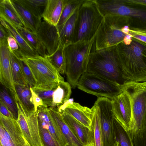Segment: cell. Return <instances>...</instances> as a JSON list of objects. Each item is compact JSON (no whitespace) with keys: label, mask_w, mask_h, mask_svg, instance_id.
I'll list each match as a JSON object with an SVG mask.
<instances>
[{"label":"cell","mask_w":146,"mask_h":146,"mask_svg":"<svg viewBox=\"0 0 146 146\" xmlns=\"http://www.w3.org/2000/svg\"><path fill=\"white\" fill-rule=\"evenodd\" d=\"M40 140L42 146H59L48 130L38 119Z\"/></svg>","instance_id":"cell-37"},{"label":"cell","mask_w":146,"mask_h":146,"mask_svg":"<svg viewBox=\"0 0 146 146\" xmlns=\"http://www.w3.org/2000/svg\"><path fill=\"white\" fill-rule=\"evenodd\" d=\"M38 119L46 128L59 146H67L68 143L60 127L50 115L48 107L44 105L37 108Z\"/></svg>","instance_id":"cell-14"},{"label":"cell","mask_w":146,"mask_h":146,"mask_svg":"<svg viewBox=\"0 0 146 146\" xmlns=\"http://www.w3.org/2000/svg\"><path fill=\"white\" fill-rule=\"evenodd\" d=\"M95 36L89 40L71 43L64 47L65 74L68 82L74 89L77 87L81 76L87 71L90 55L95 51Z\"/></svg>","instance_id":"cell-5"},{"label":"cell","mask_w":146,"mask_h":146,"mask_svg":"<svg viewBox=\"0 0 146 146\" xmlns=\"http://www.w3.org/2000/svg\"><path fill=\"white\" fill-rule=\"evenodd\" d=\"M114 124L117 141L120 146H133V136L130 131H128L114 117Z\"/></svg>","instance_id":"cell-28"},{"label":"cell","mask_w":146,"mask_h":146,"mask_svg":"<svg viewBox=\"0 0 146 146\" xmlns=\"http://www.w3.org/2000/svg\"><path fill=\"white\" fill-rule=\"evenodd\" d=\"M58 84L50 88H43L36 87L32 88L35 92L41 99L43 105L47 106L48 108H50L52 105L53 93Z\"/></svg>","instance_id":"cell-35"},{"label":"cell","mask_w":146,"mask_h":146,"mask_svg":"<svg viewBox=\"0 0 146 146\" xmlns=\"http://www.w3.org/2000/svg\"><path fill=\"white\" fill-rule=\"evenodd\" d=\"M111 100L114 117L126 130L130 131L132 112L129 96L122 92Z\"/></svg>","instance_id":"cell-12"},{"label":"cell","mask_w":146,"mask_h":146,"mask_svg":"<svg viewBox=\"0 0 146 146\" xmlns=\"http://www.w3.org/2000/svg\"><path fill=\"white\" fill-rule=\"evenodd\" d=\"M50 62L60 74L64 75L66 71V61L64 47L61 44L56 52L52 55L47 56Z\"/></svg>","instance_id":"cell-31"},{"label":"cell","mask_w":146,"mask_h":146,"mask_svg":"<svg viewBox=\"0 0 146 146\" xmlns=\"http://www.w3.org/2000/svg\"><path fill=\"white\" fill-rule=\"evenodd\" d=\"M10 53L12 73L15 84L29 86L23 76L17 58L10 51Z\"/></svg>","instance_id":"cell-33"},{"label":"cell","mask_w":146,"mask_h":146,"mask_svg":"<svg viewBox=\"0 0 146 146\" xmlns=\"http://www.w3.org/2000/svg\"><path fill=\"white\" fill-rule=\"evenodd\" d=\"M84 1V0H64L62 14L57 26L63 24L79 7Z\"/></svg>","instance_id":"cell-34"},{"label":"cell","mask_w":146,"mask_h":146,"mask_svg":"<svg viewBox=\"0 0 146 146\" xmlns=\"http://www.w3.org/2000/svg\"><path fill=\"white\" fill-rule=\"evenodd\" d=\"M101 13L127 17L131 31L146 35V5L128 0H96Z\"/></svg>","instance_id":"cell-2"},{"label":"cell","mask_w":146,"mask_h":146,"mask_svg":"<svg viewBox=\"0 0 146 146\" xmlns=\"http://www.w3.org/2000/svg\"><path fill=\"white\" fill-rule=\"evenodd\" d=\"M1 101L13 115L14 119L17 120L18 117L17 106L9 90L3 86H1L0 91Z\"/></svg>","instance_id":"cell-29"},{"label":"cell","mask_w":146,"mask_h":146,"mask_svg":"<svg viewBox=\"0 0 146 146\" xmlns=\"http://www.w3.org/2000/svg\"><path fill=\"white\" fill-rule=\"evenodd\" d=\"M15 56L18 59L23 76L29 86L32 88L36 86V80L29 67L23 60L22 58Z\"/></svg>","instance_id":"cell-38"},{"label":"cell","mask_w":146,"mask_h":146,"mask_svg":"<svg viewBox=\"0 0 146 146\" xmlns=\"http://www.w3.org/2000/svg\"><path fill=\"white\" fill-rule=\"evenodd\" d=\"M25 115L30 132L35 146H42L39 134L37 111Z\"/></svg>","instance_id":"cell-30"},{"label":"cell","mask_w":146,"mask_h":146,"mask_svg":"<svg viewBox=\"0 0 146 146\" xmlns=\"http://www.w3.org/2000/svg\"><path fill=\"white\" fill-rule=\"evenodd\" d=\"M0 81L10 91L15 100L17 98L11 67L7 41L0 42Z\"/></svg>","instance_id":"cell-11"},{"label":"cell","mask_w":146,"mask_h":146,"mask_svg":"<svg viewBox=\"0 0 146 146\" xmlns=\"http://www.w3.org/2000/svg\"><path fill=\"white\" fill-rule=\"evenodd\" d=\"M23 146H30V145L28 144V143L27 142H26L25 144Z\"/></svg>","instance_id":"cell-46"},{"label":"cell","mask_w":146,"mask_h":146,"mask_svg":"<svg viewBox=\"0 0 146 146\" xmlns=\"http://www.w3.org/2000/svg\"><path fill=\"white\" fill-rule=\"evenodd\" d=\"M0 24L7 30L17 41L20 48L21 57H32L39 55L18 33L14 24L3 15L0 14Z\"/></svg>","instance_id":"cell-17"},{"label":"cell","mask_w":146,"mask_h":146,"mask_svg":"<svg viewBox=\"0 0 146 146\" xmlns=\"http://www.w3.org/2000/svg\"><path fill=\"white\" fill-rule=\"evenodd\" d=\"M9 34L6 29L1 24L0 25V42L7 41Z\"/></svg>","instance_id":"cell-44"},{"label":"cell","mask_w":146,"mask_h":146,"mask_svg":"<svg viewBox=\"0 0 146 146\" xmlns=\"http://www.w3.org/2000/svg\"><path fill=\"white\" fill-rule=\"evenodd\" d=\"M128 18L117 15H107L104 17L96 35L95 51L116 46L121 42L131 41Z\"/></svg>","instance_id":"cell-4"},{"label":"cell","mask_w":146,"mask_h":146,"mask_svg":"<svg viewBox=\"0 0 146 146\" xmlns=\"http://www.w3.org/2000/svg\"><path fill=\"white\" fill-rule=\"evenodd\" d=\"M30 68L36 82L35 87L50 88L60 81L63 77L46 57L40 55L22 58Z\"/></svg>","instance_id":"cell-8"},{"label":"cell","mask_w":146,"mask_h":146,"mask_svg":"<svg viewBox=\"0 0 146 146\" xmlns=\"http://www.w3.org/2000/svg\"><path fill=\"white\" fill-rule=\"evenodd\" d=\"M59 112L64 121L83 146L93 144L92 130L68 113L63 111Z\"/></svg>","instance_id":"cell-16"},{"label":"cell","mask_w":146,"mask_h":146,"mask_svg":"<svg viewBox=\"0 0 146 146\" xmlns=\"http://www.w3.org/2000/svg\"><path fill=\"white\" fill-rule=\"evenodd\" d=\"M48 0H22L33 12L42 18V15Z\"/></svg>","instance_id":"cell-36"},{"label":"cell","mask_w":146,"mask_h":146,"mask_svg":"<svg viewBox=\"0 0 146 146\" xmlns=\"http://www.w3.org/2000/svg\"><path fill=\"white\" fill-rule=\"evenodd\" d=\"M16 27L19 34L39 55L43 57L47 56L46 48L36 33L24 27L18 26Z\"/></svg>","instance_id":"cell-23"},{"label":"cell","mask_w":146,"mask_h":146,"mask_svg":"<svg viewBox=\"0 0 146 146\" xmlns=\"http://www.w3.org/2000/svg\"><path fill=\"white\" fill-rule=\"evenodd\" d=\"M0 14L9 20L16 27H24V22L12 0H0Z\"/></svg>","instance_id":"cell-26"},{"label":"cell","mask_w":146,"mask_h":146,"mask_svg":"<svg viewBox=\"0 0 146 146\" xmlns=\"http://www.w3.org/2000/svg\"><path fill=\"white\" fill-rule=\"evenodd\" d=\"M56 108L59 112L63 111L70 114L92 130V108L82 106L69 100L63 105Z\"/></svg>","instance_id":"cell-15"},{"label":"cell","mask_w":146,"mask_h":146,"mask_svg":"<svg viewBox=\"0 0 146 146\" xmlns=\"http://www.w3.org/2000/svg\"><path fill=\"white\" fill-rule=\"evenodd\" d=\"M18 110V117L17 121L21 127L26 142L30 146H35L33 140L27 121L26 115L19 101H16Z\"/></svg>","instance_id":"cell-32"},{"label":"cell","mask_w":146,"mask_h":146,"mask_svg":"<svg viewBox=\"0 0 146 146\" xmlns=\"http://www.w3.org/2000/svg\"><path fill=\"white\" fill-rule=\"evenodd\" d=\"M15 87L18 98L26 115L35 111L33 103L32 92L30 87L15 84Z\"/></svg>","instance_id":"cell-24"},{"label":"cell","mask_w":146,"mask_h":146,"mask_svg":"<svg viewBox=\"0 0 146 146\" xmlns=\"http://www.w3.org/2000/svg\"><path fill=\"white\" fill-rule=\"evenodd\" d=\"M32 92V98L33 103L34 106L35 110L36 111L37 108L40 106L43 105L41 99L35 92L32 88L31 87Z\"/></svg>","instance_id":"cell-42"},{"label":"cell","mask_w":146,"mask_h":146,"mask_svg":"<svg viewBox=\"0 0 146 146\" xmlns=\"http://www.w3.org/2000/svg\"><path fill=\"white\" fill-rule=\"evenodd\" d=\"M118 146H120V145H119V144H118Z\"/></svg>","instance_id":"cell-49"},{"label":"cell","mask_w":146,"mask_h":146,"mask_svg":"<svg viewBox=\"0 0 146 146\" xmlns=\"http://www.w3.org/2000/svg\"><path fill=\"white\" fill-rule=\"evenodd\" d=\"M0 124L8 133L16 146H23L26 143L21 127L15 119L0 113Z\"/></svg>","instance_id":"cell-19"},{"label":"cell","mask_w":146,"mask_h":146,"mask_svg":"<svg viewBox=\"0 0 146 146\" xmlns=\"http://www.w3.org/2000/svg\"><path fill=\"white\" fill-rule=\"evenodd\" d=\"M48 109L52 117L60 127L68 143L67 146H83L64 121L57 108L48 107Z\"/></svg>","instance_id":"cell-22"},{"label":"cell","mask_w":146,"mask_h":146,"mask_svg":"<svg viewBox=\"0 0 146 146\" xmlns=\"http://www.w3.org/2000/svg\"><path fill=\"white\" fill-rule=\"evenodd\" d=\"M133 141L134 146H146V127L133 135Z\"/></svg>","instance_id":"cell-40"},{"label":"cell","mask_w":146,"mask_h":146,"mask_svg":"<svg viewBox=\"0 0 146 146\" xmlns=\"http://www.w3.org/2000/svg\"><path fill=\"white\" fill-rule=\"evenodd\" d=\"M78 8L63 24L56 26L61 44L64 47L72 43Z\"/></svg>","instance_id":"cell-21"},{"label":"cell","mask_w":146,"mask_h":146,"mask_svg":"<svg viewBox=\"0 0 146 146\" xmlns=\"http://www.w3.org/2000/svg\"><path fill=\"white\" fill-rule=\"evenodd\" d=\"M94 105L97 110L100 119L103 146H116L111 100L99 97Z\"/></svg>","instance_id":"cell-10"},{"label":"cell","mask_w":146,"mask_h":146,"mask_svg":"<svg viewBox=\"0 0 146 146\" xmlns=\"http://www.w3.org/2000/svg\"><path fill=\"white\" fill-rule=\"evenodd\" d=\"M64 0H48L42 15L44 21L57 26L60 17Z\"/></svg>","instance_id":"cell-20"},{"label":"cell","mask_w":146,"mask_h":146,"mask_svg":"<svg viewBox=\"0 0 146 146\" xmlns=\"http://www.w3.org/2000/svg\"><path fill=\"white\" fill-rule=\"evenodd\" d=\"M91 129L93 136V146H103L102 133L100 117L96 107L92 108Z\"/></svg>","instance_id":"cell-27"},{"label":"cell","mask_w":146,"mask_h":146,"mask_svg":"<svg viewBox=\"0 0 146 146\" xmlns=\"http://www.w3.org/2000/svg\"><path fill=\"white\" fill-rule=\"evenodd\" d=\"M117 48L124 78L146 81V43L132 38L130 43L121 42Z\"/></svg>","instance_id":"cell-1"},{"label":"cell","mask_w":146,"mask_h":146,"mask_svg":"<svg viewBox=\"0 0 146 146\" xmlns=\"http://www.w3.org/2000/svg\"><path fill=\"white\" fill-rule=\"evenodd\" d=\"M0 146H16L3 127L0 124Z\"/></svg>","instance_id":"cell-39"},{"label":"cell","mask_w":146,"mask_h":146,"mask_svg":"<svg viewBox=\"0 0 146 146\" xmlns=\"http://www.w3.org/2000/svg\"><path fill=\"white\" fill-rule=\"evenodd\" d=\"M12 1L23 21L24 27L36 34L42 22V18L33 12L22 0Z\"/></svg>","instance_id":"cell-18"},{"label":"cell","mask_w":146,"mask_h":146,"mask_svg":"<svg viewBox=\"0 0 146 146\" xmlns=\"http://www.w3.org/2000/svg\"><path fill=\"white\" fill-rule=\"evenodd\" d=\"M131 2L146 5V0H128Z\"/></svg>","instance_id":"cell-45"},{"label":"cell","mask_w":146,"mask_h":146,"mask_svg":"<svg viewBox=\"0 0 146 146\" xmlns=\"http://www.w3.org/2000/svg\"><path fill=\"white\" fill-rule=\"evenodd\" d=\"M120 87L130 100L132 112L130 131L133 136L146 127V81H127Z\"/></svg>","instance_id":"cell-7"},{"label":"cell","mask_w":146,"mask_h":146,"mask_svg":"<svg viewBox=\"0 0 146 146\" xmlns=\"http://www.w3.org/2000/svg\"><path fill=\"white\" fill-rule=\"evenodd\" d=\"M104 19L96 0H84L78 9L72 43L94 38Z\"/></svg>","instance_id":"cell-6"},{"label":"cell","mask_w":146,"mask_h":146,"mask_svg":"<svg viewBox=\"0 0 146 146\" xmlns=\"http://www.w3.org/2000/svg\"><path fill=\"white\" fill-rule=\"evenodd\" d=\"M118 144H119V143L118 141H117V144L116 146H118Z\"/></svg>","instance_id":"cell-48"},{"label":"cell","mask_w":146,"mask_h":146,"mask_svg":"<svg viewBox=\"0 0 146 146\" xmlns=\"http://www.w3.org/2000/svg\"><path fill=\"white\" fill-rule=\"evenodd\" d=\"M0 113L7 117L14 119L12 113L1 100H0Z\"/></svg>","instance_id":"cell-43"},{"label":"cell","mask_w":146,"mask_h":146,"mask_svg":"<svg viewBox=\"0 0 146 146\" xmlns=\"http://www.w3.org/2000/svg\"><path fill=\"white\" fill-rule=\"evenodd\" d=\"M9 34L7 38V41L9 50L16 56L21 57L18 43L14 37L11 35Z\"/></svg>","instance_id":"cell-41"},{"label":"cell","mask_w":146,"mask_h":146,"mask_svg":"<svg viewBox=\"0 0 146 146\" xmlns=\"http://www.w3.org/2000/svg\"><path fill=\"white\" fill-rule=\"evenodd\" d=\"M36 34L46 48L47 56L53 54L60 44L57 26L42 21Z\"/></svg>","instance_id":"cell-13"},{"label":"cell","mask_w":146,"mask_h":146,"mask_svg":"<svg viewBox=\"0 0 146 146\" xmlns=\"http://www.w3.org/2000/svg\"><path fill=\"white\" fill-rule=\"evenodd\" d=\"M87 72L101 76L120 86L127 81L123 76L117 45L92 52Z\"/></svg>","instance_id":"cell-3"},{"label":"cell","mask_w":146,"mask_h":146,"mask_svg":"<svg viewBox=\"0 0 146 146\" xmlns=\"http://www.w3.org/2000/svg\"><path fill=\"white\" fill-rule=\"evenodd\" d=\"M85 146H93V144H92L88 145H87Z\"/></svg>","instance_id":"cell-47"},{"label":"cell","mask_w":146,"mask_h":146,"mask_svg":"<svg viewBox=\"0 0 146 146\" xmlns=\"http://www.w3.org/2000/svg\"><path fill=\"white\" fill-rule=\"evenodd\" d=\"M72 87L68 82L60 81L54 89L51 108H57L68 101L72 93Z\"/></svg>","instance_id":"cell-25"},{"label":"cell","mask_w":146,"mask_h":146,"mask_svg":"<svg viewBox=\"0 0 146 146\" xmlns=\"http://www.w3.org/2000/svg\"><path fill=\"white\" fill-rule=\"evenodd\" d=\"M77 87L87 93L111 100L122 92L120 86L117 84L87 72L80 77Z\"/></svg>","instance_id":"cell-9"}]
</instances>
